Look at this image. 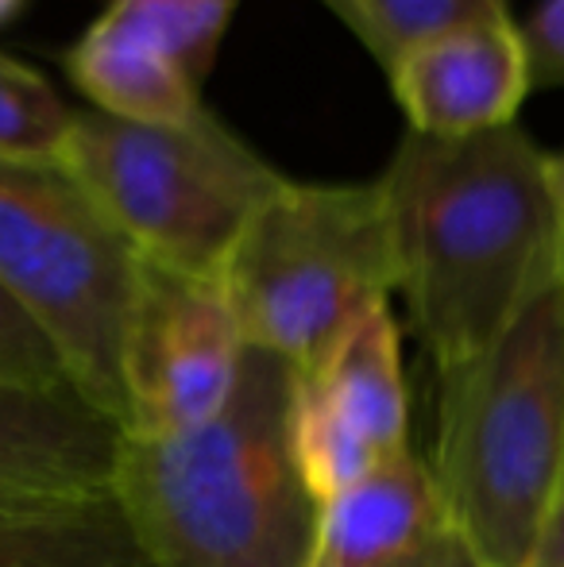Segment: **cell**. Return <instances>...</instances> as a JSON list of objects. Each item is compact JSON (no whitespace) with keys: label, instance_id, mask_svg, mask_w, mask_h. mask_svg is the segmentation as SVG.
<instances>
[{"label":"cell","instance_id":"5bb4252c","mask_svg":"<svg viewBox=\"0 0 564 567\" xmlns=\"http://www.w3.org/2000/svg\"><path fill=\"white\" fill-rule=\"evenodd\" d=\"M290 452L301 483L317 506H329L332 498L348 494L356 483L371 475L383 463V455L371 449L309 379H294L290 402Z\"/></svg>","mask_w":564,"mask_h":567},{"label":"cell","instance_id":"7a4b0ae2","mask_svg":"<svg viewBox=\"0 0 564 567\" xmlns=\"http://www.w3.org/2000/svg\"><path fill=\"white\" fill-rule=\"evenodd\" d=\"M294 367L244 351L225 410L174 436L124 433L113 494L158 567H306L317 506L294 467Z\"/></svg>","mask_w":564,"mask_h":567},{"label":"cell","instance_id":"d6986e66","mask_svg":"<svg viewBox=\"0 0 564 567\" xmlns=\"http://www.w3.org/2000/svg\"><path fill=\"white\" fill-rule=\"evenodd\" d=\"M522 47H526L530 85L534 90H557L564 85V0H542L519 23Z\"/></svg>","mask_w":564,"mask_h":567},{"label":"cell","instance_id":"e0dca14e","mask_svg":"<svg viewBox=\"0 0 564 567\" xmlns=\"http://www.w3.org/2000/svg\"><path fill=\"white\" fill-rule=\"evenodd\" d=\"M74 109L35 66L0 51V158L51 163L66 143Z\"/></svg>","mask_w":564,"mask_h":567},{"label":"cell","instance_id":"2e32d148","mask_svg":"<svg viewBox=\"0 0 564 567\" xmlns=\"http://www.w3.org/2000/svg\"><path fill=\"white\" fill-rule=\"evenodd\" d=\"M325 4L356 31V39L376 54L383 70L429 39H441L468 23L511 16L506 0H325Z\"/></svg>","mask_w":564,"mask_h":567},{"label":"cell","instance_id":"ffe728a7","mask_svg":"<svg viewBox=\"0 0 564 567\" xmlns=\"http://www.w3.org/2000/svg\"><path fill=\"white\" fill-rule=\"evenodd\" d=\"M530 567H564V471L557 478L550 509H545V522H542V533H537Z\"/></svg>","mask_w":564,"mask_h":567},{"label":"cell","instance_id":"7402d4cb","mask_svg":"<svg viewBox=\"0 0 564 567\" xmlns=\"http://www.w3.org/2000/svg\"><path fill=\"white\" fill-rule=\"evenodd\" d=\"M23 4H28V0H0V28H4L8 20H16Z\"/></svg>","mask_w":564,"mask_h":567},{"label":"cell","instance_id":"9a60e30c","mask_svg":"<svg viewBox=\"0 0 564 567\" xmlns=\"http://www.w3.org/2000/svg\"><path fill=\"white\" fill-rule=\"evenodd\" d=\"M236 4L240 0H109L101 16L178 62L202 85L217 62Z\"/></svg>","mask_w":564,"mask_h":567},{"label":"cell","instance_id":"277c9868","mask_svg":"<svg viewBox=\"0 0 564 567\" xmlns=\"http://www.w3.org/2000/svg\"><path fill=\"white\" fill-rule=\"evenodd\" d=\"M252 348L314 374L371 306L394 293L383 186L283 178L221 267Z\"/></svg>","mask_w":564,"mask_h":567},{"label":"cell","instance_id":"8992f818","mask_svg":"<svg viewBox=\"0 0 564 567\" xmlns=\"http://www.w3.org/2000/svg\"><path fill=\"white\" fill-rule=\"evenodd\" d=\"M136 278L140 255L59 158H0V286L51 337L74 386L121 425Z\"/></svg>","mask_w":564,"mask_h":567},{"label":"cell","instance_id":"3957f363","mask_svg":"<svg viewBox=\"0 0 564 567\" xmlns=\"http://www.w3.org/2000/svg\"><path fill=\"white\" fill-rule=\"evenodd\" d=\"M433 478L480 567H530L564 471V262L488 351L441 374Z\"/></svg>","mask_w":564,"mask_h":567},{"label":"cell","instance_id":"4fadbf2b","mask_svg":"<svg viewBox=\"0 0 564 567\" xmlns=\"http://www.w3.org/2000/svg\"><path fill=\"white\" fill-rule=\"evenodd\" d=\"M0 567H158L121 498L43 514H0Z\"/></svg>","mask_w":564,"mask_h":567},{"label":"cell","instance_id":"44dd1931","mask_svg":"<svg viewBox=\"0 0 564 567\" xmlns=\"http://www.w3.org/2000/svg\"><path fill=\"white\" fill-rule=\"evenodd\" d=\"M553 205H557V231L564 251V155H553Z\"/></svg>","mask_w":564,"mask_h":567},{"label":"cell","instance_id":"ba28073f","mask_svg":"<svg viewBox=\"0 0 564 567\" xmlns=\"http://www.w3.org/2000/svg\"><path fill=\"white\" fill-rule=\"evenodd\" d=\"M124 425L78 390L0 379V514L70 509L113 494Z\"/></svg>","mask_w":564,"mask_h":567},{"label":"cell","instance_id":"30bf717a","mask_svg":"<svg viewBox=\"0 0 564 567\" xmlns=\"http://www.w3.org/2000/svg\"><path fill=\"white\" fill-rule=\"evenodd\" d=\"M306 567H480L433 471L410 449L317 514Z\"/></svg>","mask_w":564,"mask_h":567},{"label":"cell","instance_id":"5b68a950","mask_svg":"<svg viewBox=\"0 0 564 567\" xmlns=\"http://www.w3.org/2000/svg\"><path fill=\"white\" fill-rule=\"evenodd\" d=\"M59 163L143 262L221 278L236 236L286 174L205 109L182 124L74 113Z\"/></svg>","mask_w":564,"mask_h":567},{"label":"cell","instance_id":"7c38bea8","mask_svg":"<svg viewBox=\"0 0 564 567\" xmlns=\"http://www.w3.org/2000/svg\"><path fill=\"white\" fill-rule=\"evenodd\" d=\"M383 460L410 449V390L391 306H371L314 374H301Z\"/></svg>","mask_w":564,"mask_h":567},{"label":"cell","instance_id":"52a82bcc","mask_svg":"<svg viewBox=\"0 0 564 567\" xmlns=\"http://www.w3.org/2000/svg\"><path fill=\"white\" fill-rule=\"evenodd\" d=\"M248 340L221 278L140 259L121 351L124 433L174 436L205 425L233 398Z\"/></svg>","mask_w":564,"mask_h":567},{"label":"cell","instance_id":"6da1fadb","mask_svg":"<svg viewBox=\"0 0 564 567\" xmlns=\"http://www.w3.org/2000/svg\"><path fill=\"white\" fill-rule=\"evenodd\" d=\"M379 186L394 290L441 374L488 351L564 262L553 155L519 124L464 140L407 132Z\"/></svg>","mask_w":564,"mask_h":567},{"label":"cell","instance_id":"8fae6325","mask_svg":"<svg viewBox=\"0 0 564 567\" xmlns=\"http://www.w3.org/2000/svg\"><path fill=\"white\" fill-rule=\"evenodd\" d=\"M62 70L101 116L136 120V124H182L205 113L202 85L178 62L140 43L105 16H98L62 54Z\"/></svg>","mask_w":564,"mask_h":567},{"label":"cell","instance_id":"9c48e42d","mask_svg":"<svg viewBox=\"0 0 564 567\" xmlns=\"http://www.w3.org/2000/svg\"><path fill=\"white\" fill-rule=\"evenodd\" d=\"M387 78L410 132L429 140H464L514 124L534 90L522 31L511 16L429 39L391 62Z\"/></svg>","mask_w":564,"mask_h":567},{"label":"cell","instance_id":"ac0fdd59","mask_svg":"<svg viewBox=\"0 0 564 567\" xmlns=\"http://www.w3.org/2000/svg\"><path fill=\"white\" fill-rule=\"evenodd\" d=\"M0 379L31 390H54V394L78 390L51 337L23 313L4 286H0Z\"/></svg>","mask_w":564,"mask_h":567}]
</instances>
